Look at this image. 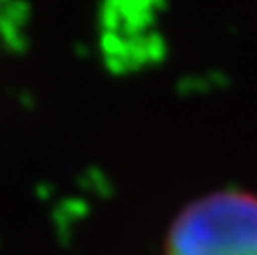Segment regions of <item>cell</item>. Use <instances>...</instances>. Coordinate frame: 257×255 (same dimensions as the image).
<instances>
[{"mask_svg": "<svg viewBox=\"0 0 257 255\" xmlns=\"http://www.w3.org/2000/svg\"><path fill=\"white\" fill-rule=\"evenodd\" d=\"M163 255H257V194L226 188L190 201L174 217Z\"/></svg>", "mask_w": 257, "mask_h": 255, "instance_id": "6da1fadb", "label": "cell"}]
</instances>
